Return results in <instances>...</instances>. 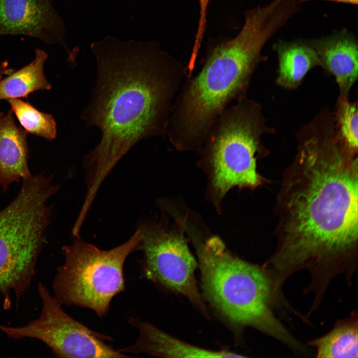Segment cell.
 <instances>
[{"mask_svg": "<svg viewBox=\"0 0 358 358\" xmlns=\"http://www.w3.org/2000/svg\"><path fill=\"white\" fill-rule=\"evenodd\" d=\"M296 138L277 199V246L263 266L279 286L308 270L306 290L322 296L339 275L351 284L357 268L358 153L340 141L327 117H314Z\"/></svg>", "mask_w": 358, "mask_h": 358, "instance_id": "obj_1", "label": "cell"}, {"mask_svg": "<svg viewBox=\"0 0 358 358\" xmlns=\"http://www.w3.org/2000/svg\"><path fill=\"white\" fill-rule=\"evenodd\" d=\"M97 72L91 98L82 114L101 137L85 157V181L99 188L137 142L164 137L173 103L187 68L157 44L107 36L92 43Z\"/></svg>", "mask_w": 358, "mask_h": 358, "instance_id": "obj_2", "label": "cell"}, {"mask_svg": "<svg viewBox=\"0 0 358 358\" xmlns=\"http://www.w3.org/2000/svg\"><path fill=\"white\" fill-rule=\"evenodd\" d=\"M234 38L207 52L202 67L188 76L172 108L166 136L180 151H198L211 126L232 102L247 96L262 50L276 33L274 23L257 11L245 13Z\"/></svg>", "mask_w": 358, "mask_h": 358, "instance_id": "obj_3", "label": "cell"}, {"mask_svg": "<svg viewBox=\"0 0 358 358\" xmlns=\"http://www.w3.org/2000/svg\"><path fill=\"white\" fill-rule=\"evenodd\" d=\"M196 250L204 295L224 319L235 327H251L268 335L294 353L301 350L303 344L274 314L273 309L290 306L276 293L262 266L233 255L216 236Z\"/></svg>", "mask_w": 358, "mask_h": 358, "instance_id": "obj_4", "label": "cell"}, {"mask_svg": "<svg viewBox=\"0 0 358 358\" xmlns=\"http://www.w3.org/2000/svg\"><path fill=\"white\" fill-rule=\"evenodd\" d=\"M41 173L22 179L14 199L0 211V297L10 306L28 289L50 222L48 200L58 189Z\"/></svg>", "mask_w": 358, "mask_h": 358, "instance_id": "obj_5", "label": "cell"}, {"mask_svg": "<svg viewBox=\"0 0 358 358\" xmlns=\"http://www.w3.org/2000/svg\"><path fill=\"white\" fill-rule=\"evenodd\" d=\"M266 122L261 105L247 95L226 108L211 126L198 151L212 167L219 195L235 186L262 183L257 159L263 151V136L273 132Z\"/></svg>", "mask_w": 358, "mask_h": 358, "instance_id": "obj_6", "label": "cell"}, {"mask_svg": "<svg viewBox=\"0 0 358 358\" xmlns=\"http://www.w3.org/2000/svg\"><path fill=\"white\" fill-rule=\"evenodd\" d=\"M138 229L124 243L102 250L79 237L62 251L64 263L57 268L53 286L54 298L61 305L89 308L99 317L107 314L112 299L125 288L123 266L138 250Z\"/></svg>", "mask_w": 358, "mask_h": 358, "instance_id": "obj_7", "label": "cell"}, {"mask_svg": "<svg viewBox=\"0 0 358 358\" xmlns=\"http://www.w3.org/2000/svg\"><path fill=\"white\" fill-rule=\"evenodd\" d=\"M183 223L168 229L159 224L142 223L138 247L143 253V277L167 290L185 297L200 313L208 312L195 276L198 266L184 235Z\"/></svg>", "mask_w": 358, "mask_h": 358, "instance_id": "obj_8", "label": "cell"}, {"mask_svg": "<svg viewBox=\"0 0 358 358\" xmlns=\"http://www.w3.org/2000/svg\"><path fill=\"white\" fill-rule=\"evenodd\" d=\"M38 289L42 302L39 317L24 326L0 325V330L8 337L16 340L37 339L60 358L131 357L107 345L105 341L110 338L90 329L70 316L41 282Z\"/></svg>", "mask_w": 358, "mask_h": 358, "instance_id": "obj_9", "label": "cell"}, {"mask_svg": "<svg viewBox=\"0 0 358 358\" xmlns=\"http://www.w3.org/2000/svg\"><path fill=\"white\" fill-rule=\"evenodd\" d=\"M6 35L66 45L64 21L52 0H0V36Z\"/></svg>", "mask_w": 358, "mask_h": 358, "instance_id": "obj_10", "label": "cell"}, {"mask_svg": "<svg viewBox=\"0 0 358 358\" xmlns=\"http://www.w3.org/2000/svg\"><path fill=\"white\" fill-rule=\"evenodd\" d=\"M128 322L136 328L139 336L134 345L119 350L122 353L164 358L245 357L228 350L212 351L190 345L137 318H130Z\"/></svg>", "mask_w": 358, "mask_h": 358, "instance_id": "obj_11", "label": "cell"}, {"mask_svg": "<svg viewBox=\"0 0 358 358\" xmlns=\"http://www.w3.org/2000/svg\"><path fill=\"white\" fill-rule=\"evenodd\" d=\"M309 42L317 54L321 67L335 77L339 96L349 97L358 77V46L355 37L345 30Z\"/></svg>", "mask_w": 358, "mask_h": 358, "instance_id": "obj_12", "label": "cell"}, {"mask_svg": "<svg viewBox=\"0 0 358 358\" xmlns=\"http://www.w3.org/2000/svg\"><path fill=\"white\" fill-rule=\"evenodd\" d=\"M27 132L15 123L13 112H0V185L3 191L31 176L28 166Z\"/></svg>", "mask_w": 358, "mask_h": 358, "instance_id": "obj_13", "label": "cell"}, {"mask_svg": "<svg viewBox=\"0 0 358 358\" xmlns=\"http://www.w3.org/2000/svg\"><path fill=\"white\" fill-rule=\"evenodd\" d=\"M272 48L277 53L278 61L275 82L282 88H297L310 70L317 66L321 67L320 59L309 41L278 40Z\"/></svg>", "mask_w": 358, "mask_h": 358, "instance_id": "obj_14", "label": "cell"}, {"mask_svg": "<svg viewBox=\"0 0 358 358\" xmlns=\"http://www.w3.org/2000/svg\"><path fill=\"white\" fill-rule=\"evenodd\" d=\"M358 313L354 310L349 317L338 320L326 334L308 344L316 348L317 358H358Z\"/></svg>", "mask_w": 358, "mask_h": 358, "instance_id": "obj_15", "label": "cell"}, {"mask_svg": "<svg viewBox=\"0 0 358 358\" xmlns=\"http://www.w3.org/2000/svg\"><path fill=\"white\" fill-rule=\"evenodd\" d=\"M35 53L34 59L29 64L0 81V100L25 97L34 91L52 88L44 72L48 55L38 48Z\"/></svg>", "mask_w": 358, "mask_h": 358, "instance_id": "obj_16", "label": "cell"}, {"mask_svg": "<svg viewBox=\"0 0 358 358\" xmlns=\"http://www.w3.org/2000/svg\"><path fill=\"white\" fill-rule=\"evenodd\" d=\"M7 100L11 110L27 133L50 140L56 137V123L51 114L42 112L19 98Z\"/></svg>", "mask_w": 358, "mask_h": 358, "instance_id": "obj_17", "label": "cell"}, {"mask_svg": "<svg viewBox=\"0 0 358 358\" xmlns=\"http://www.w3.org/2000/svg\"><path fill=\"white\" fill-rule=\"evenodd\" d=\"M336 134L341 141L351 150L358 152V114L356 102L348 97L339 96L333 113Z\"/></svg>", "mask_w": 358, "mask_h": 358, "instance_id": "obj_18", "label": "cell"}, {"mask_svg": "<svg viewBox=\"0 0 358 358\" xmlns=\"http://www.w3.org/2000/svg\"><path fill=\"white\" fill-rule=\"evenodd\" d=\"M199 4V17L198 27L195 36L192 52L188 64L189 68H193L198 53L200 48L206 25V14L210 0H198Z\"/></svg>", "mask_w": 358, "mask_h": 358, "instance_id": "obj_19", "label": "cell"}, {"mask_svg": "<svg viewBox=\"0 0 358 358\" xmlns=\"http://www.w3.org/2000/svg\"><path fill=\"white\" fill-rule=\"evenodd\" d=\"M13 71V69L9 68L7 61H0V81L4 75H8Z\"/></svg>", "mask_w": 358, "mask_h": 358, "instance_id": "obj_20", "label": "cell"}, {"mask_svg": "<svg viewBox=\"0 0 358 358\" xmlns=\"http://www.w3.org/2000/svg\"><path fill=\"white\" fill-rule=\"evenodd\" d=\"M297 2L300 4L302 3L307 2L309 1L312 0H325V1H330L336 2H342L344 3L351 4L353 5H357L358 0H296Z\"/></svg>", "mask_w": 358, "mask_h": 358, "instance_id": "obj_21", "label": "cell"}]
</instances>
